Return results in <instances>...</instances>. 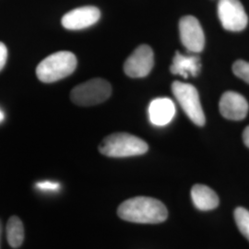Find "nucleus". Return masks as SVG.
<instances>
[{"label": "nucleus", "instance_id": "nucleus-1", "mask_svg": "<svg viewBox=\"0 0 249 249\" xmlns=\"http://www.w3.org/2000/svg\"><path fill=\"white\" fill-rule=\"evenodd\" d=\"M120 219L136 223H160L168 217L166 207L150 196H135L124 201L117 209Z\"/></svg>", "mask_w": 249, "mask_h": 249}, {"label": "nucleus", "instance_id": "nucleus-6", "mask_svg": "<svg viewBox=\"0 0 249 249\" xmlns=\"http://www.w3.org/2000/svg\"><path fill=\"white\" fill-rule=\"evenodd\" d=\"M218 15L223 28L230 32H241L249 22L248 15L239 0H220Z\"/></svg>", "mask_w": 249, "mask_h": 249}, {"label": "nucleus", "instance_id": "nucleus-21", "mask_svg": "<svg viewBox=\"0 0 249 249\" xmlns=\"http://www.w3.org/2000/svg\"><path fill=\"white\" fill-rule=\"evenodd\" d=\"M1 234H2V224H1V221H0V244H1ZM0 249H1V246H0Z\"/></svg>", "mask_w": 249, "mask_h": 249}, {"label": "nucleus", "instance_id": "nucleus-17", "mask_svg": "<svg viewBox=\"0 0 249 249\" xmlns=\"http://www.w3.org/2000/svg\"><path fill=\"white\" fill-rule=\"evenodd\" d=\"M36 187L42 191H57L60 188V185L57 182L43 181L38 182L36 184Z\"/></svg>", "mask_w": 249, "mask_h": 249}, {"label": "nucleus", "instance_id": "nucleus-5", "mask_svg": "<svg viewBox=\"0 0 249 249\" xmlns=\"http://www.w3.org/2000/svg\"><path fill=\"white\" fill-rule=\"evenodd\" d=\"M172 90L188 118L196 125H204V112L196 88L191 84L175 81L172 84Z\"/></svg>", "mask_w": 249, "mask_h": 249}, {"label": "nucleus", "instance_id": "nucleus-3", "mask_svg": "<svg viewBox=\"0 0 249 249\" xmlns=\"http://www.w3.org/2000/svg\"><path fill=\"white\" fill-rule=\"evenodd\" d=\"M76 55L69 51H60L48 55L37 66L36 75L39 80L52 83L62 80L75 71Z\"/></svg>", "mask_w": 249, "mask_h": 249}, {"label": "nucleus", "instance_id": "nucleus-9", "mask_svg": "<svg viewBox=\"0 0 249 249\" xmlns=\"http://www.w3.org/2000/svg\"><path fill=\"white\" fill-rule=\"evenodd\" d=\"M101 17L98 8L86 6L72 9L63 16L62 25L64 28L72 31L82 30L94 25Z\"/></svg>", "mask_w": 249, "mask_h": 249}, {"label": "nucleus", "instance_id": "nucleus-20", "mask_svg": "<svg viewBox=\"0 0 249 249\" xmlns=\"http://www.w3.org/2000/svg\"><path fill=\"white\" fill-rule=\"evenodd\" d=\"M4 118H5V116H4V114H3V112L0 110V123L4 120Z\"/></svg>", "mask_w": 249, "mask_h": 249}, {"label": "nucleus", "instance_id": "nucleus-12", "mask_svg": "<svg viewBox=\"0 0 249 249\" xmlns=\"http://www.w3.org/2000/svg\"><path fill=\"white\" fill-rule=\"evenodd\" d=\"M200 68V59L197 55H185L177 52L170 71L175 75H180L187 79L188 77H196L199 74Z\"/></svg>", "mask_w": 249, "mask_h": 249}, {"label": "nucleus", "instance_id": "nucleus-4", "mask_svg": "<svg viewBox=\"0 0 249 249\" xmlns=\"http://www.w3.org/2000/svg\"><path fill=\"white\" fill-rule=\"evenodd\" d=\"M111 94L112 87L107 80L92 79L73 88L71 99L77 106L91 107L106 102Z\"/></svg>", "mask_w": 249, "mask_h": 249}, {"label": "nucleus", "instance_id": "nucleus-14", "mask_svg": "<svg viewBox=\"0 0 249 249\" xmlns=\"http://www.w3.org/2000/svg\"><path fill=\"white\" fill-rule=\"evenodd\" d=\"M7 238L12 249H18L24 241L23 223L17 216L9 218L7 223Z\"/></svg>", "mask_w": 249, "mask_h": 249}, {"label": "nucleus", "instance_id": "nucleus-19", "mask_svg": "<svg viewBox=\"0 0 249 249\" xmlns=\"http://www.w3.org/2000/svg\"><path fill=\"white\" fill-rule=\"evenodd\" d=\"M243 140H244V142L246 144V146L249 148V125L246 127V129L243 133Z\"/></svg>", "mask_w": 249, "mask_h": 249}, {"label": "nucleus", "instance_id": "nucleus-8", "mask_svg": "<svg viewBox=\"0 0 249 249\" xmlns=\"http://www.w3.org/2000/svg\"><path fill=\"white\" fill-rule=\"evenodd\" d=\"M180 39L183 45L192 53H199L203 50L205 36L202 27L197 18L185 16L179 21Z\"/></svg>", "mask_w": 249, "mask_h": 249}, {"label": "nucleus", "instance_id": "nucleus-15", "mask_svg": "<svg viewBox=\"0 0 249 249\" xmlns=\"http://www.w3.org/2000/svg\"><path fill=\"white\" fill-rule=\"evenodd\" d=\"M234 220L241 233L249 241V211L238 207L234 211Z\"/></svg>", "mask_w": 249, "mask_h": 249}, {"label": "nucleus", "instance_id": "nucleus-2", "mask_svg": "<svg viewBox=\"0 0 249 249\" xmlns=\"http://www.w3.org/2000/svg\"><path fill=\"white\" fill-rule=\"evenodd\" d=\"M148 150L149 146L143 140L123 132L107 136L99 145V151L102 154L113 158L142 155Z\"/></svg>", "mask_w": 249, "mask_h": 249}, {"label": "nucleus", "instance_id": "nucleus-18", "mask_svg": "<svg viewBox=\"0 0 249 249\" xmlns=\"http://www.w3.org/2000/svg\"><path fill=\"white\" fill-rule=\"evenodd\" d=\"M7 58H8L7 46L0 42V71L5 67L6 62H7Z\"/></svg>", "mask_w": 249, "mask_h": 249}, {"label": "nucleus", "instance_id": "nucleus-10", "mask_svg": "<svg viewBox=\"0 0 249 249\" xmlns=\"http://www.w3.org/2000/svg\"><path fill=\"white\" fill-rule=\"evenodd\" d=\"M220 112L229 120H242L249 112V104L246 98L235 91L224 92L220 100Z\"/></svg>", "mask_w": 249, "mask_h": 249}, {"label": "nucleus", "instance_id": "nucleus-13", "mask_svg": "<svg viewBox=\"0 0 249 249\" xmlns=\"http://www.w3.org/2000/svg\"><path fill=\"white\" fill-rule=\"evenodd\" d=\"M191 197L197 210L212 211L218 207L219 197L212 188L204 185H195L191 189Z\"/></svg>", "mask_w": 249, "mask_h": 249}, {"label": "nucleus", "instance_id": "nucleus-7", "mask_svg": "<svg viewBox=\"0 0 249 249\" xmlns=\"http://www.w3.org/2000/svg\"><path fill=\"white\" fill-rule=\"evenodd\" d=\"M154 65L153 51L149 45H140L134 50L124 64V71L130 78H144Z\"/></svg>", "mask_w": 249, "mask_h": 249}, {"label": "nucleus", "instance_id": "nucleus-11", "mask_svg": "<svg viewBox=\"0 0 249 249\" xmlns=\"http://www.w3.org/2000/svg\"><path fill=\"white\" fill-rule=\"evenodd\" d=\"M176 115V106L169 98L154 99L149 107L151 123L162 126L169 124Z\"/></svg>", "mask_w": 249, "mask_h": 249}, {"label": "nucleus", "instance_id": "nucleus-16", "mask_svg": "<svg viewBox=\"0 0 249 249\" xmlns=\"http://www.w3.org/2000/svg\"><path fill=\"white\" fill-rule=\"evenodd\" d=\"M232 72L241 80L249 84V63L244 60H238L232 66Z\"/></svg>", "mask_w": 249, "mask_h": 249}]
</instances>
